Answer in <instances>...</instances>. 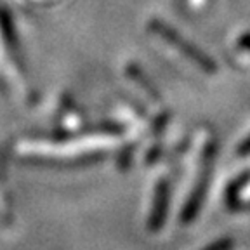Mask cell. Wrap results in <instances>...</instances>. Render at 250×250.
<instances>
[{
	"mask_svg": "<svg viewBox=\"0 0 250 250\" xmlns=\"http://www.w3.org/2000/svg\"><path fill=\"white\" fill-rule=\"evenodd\" d=\"M234 247V242L231 238H219L215 240L214 243H210L208 247H205L203 250H233Z\"/></svg>",
	"mask_w": 250,
	"mask_h": 250,
	"instance_id": "cell-4",
	"label": "cell"
},
{
	"mask_svg": "<svg viewBox=\"0 0 250 250\" xmlns=\"http://www.w3.org/2000/svg\"><path fill=\"white\" fill-rule=\"evenodd\" d=\"M236 153H238V156H242V158L250 155V136H247L245 139L240 143L238 148H236Z\"/></svg>",
	"mask_w": 250,
	"mask_h": 250,
	"instance_id": "cell-5",
	"label": "cell"
},
{
	"mask_svg": "<svg viewBox=\"0 0 250 250\" xmlns=\"http://www.w3.org/2000/svg\"><path fill=\"white\" fill-rule=\"evenodd\" d=\"M168 203H170V188L165 179H160L155 186L153 195L151 212H149L148 228L149 231H160L165 224V219L168 214Z\"/></svg>",
	"mask_w": 250,
	"mask_h": 250,
	"instance_id": "cell-3",
	"label": "cell"
},
{
	"mask_svg": "<svg viewBox=\"0 0 250 250\" xmlns=\"http://www.w3.org/2000/svg\"><path fill=\"white\" fill-rule=\"evenodd\" d=\"M215 153H217V146L214 141L207 143L205 149H203L202 156V167H200L198 177L195 181L191 193L188 196L186 205H184L183 212H181V221L183 224H189L193 219L198 215L200 208H202L203 202H205V195H207L208 188H210L212 172H214V162H215Z\"/></svg>",
	"mask_w": 250,
	"mask_h": 250,
	"instance_id": "cell-1",
	"label": "cell"
},
{
	"mask_svg": "<svg viewBox=\"0 0 250 250\" xmlns=\"http://www.w3.org/2000/svg\"><path fill=\"white\" fill-rule=\"evenodd\" d=\"M149 31H153L155 35H158L162 40H165L168 45H172L176 51H179L184 58L189 59V61H191L193 64H196L202 71L210 73V75L217 71V64H215L214 59L208 54H205L200 47L193 45L189 40H186L183 35H179L170 24H165L164 21H160V20H153L151 23H149Z\"/></svg>",
	"mask_w": 250,
	"mask_h": 250,
	"instance_id": "cell-2",
	"label": "cell"
}]
</instances>
